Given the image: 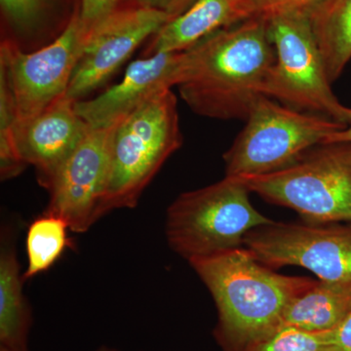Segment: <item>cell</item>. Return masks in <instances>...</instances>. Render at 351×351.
<instances>
[{"instance_id":"obj_1","label":"cell","mask_w":351,"mask_h":351,"mask_svg":"<svg viewBox=\"0 0 351 351\" xmlns=\"http://www.w3.org/2000/svg\"><path fill=\"white\" fill-rule=\"evenodd\" d=\"M186 51L188 64L178 89L189 108L209 119H246L265 96L276 61L267 20L251 18L219 29Z\"/></svg>"},{"instance_id":"obj_2","label":"cell","mask_w":351,"mask_h":351,"mask_svg":"<svg viewBox=\"0 0 351 351\" xmlns=\"http://www.w3.org/2000/svg\"><path fill=\"white\" fill-rule=\"evenodd\" d=\"M189 263L216 304L223 351L244 350L278 330L290 302L316 281L276 274L244 247Z\"/></svg>"},{"instance_id":"obj_3","label":"cell","mask_w":351,"mask_h":351,"mask_svg":"<svg viewBox=\"0 0 351 351\" xmlns=\"http://www.w3.org/2000/svg\"><path fill=\"white\" fill-rule=\"evenodd\" d=\"M182 145L178 101L172 89L156 95L119 120L101 218L114 210L137 206L149 182Z\"/></svg>"},{"instance_id":"obj_4","label":"cell","mask_w":351,"mask_h":351,"mask_svg":"<svg viewBox=\"0 0 351 351\" xmlns=\"http://www.w3.org/2000/svg\"><path fill=\"white\" fill-rule=\"evenodd\" d=\"M250 193L239 177L226 176L178 196L166 216L170 248L189 261L243 246L247 233L274 221L252 205Z\"/></svg>"},{"instance_id":"obj_5","label":"cell","mask_w":351,"mask_h":351,"mask_svg":"<svg viewBox=\"0 0 351 351\" xmlns=\"http://www.w3.org/2000/svg\"><path fill=\"white\" fill-rule=\"evenodd\" d=\"M239 178L251 193L294 210L304 223H351V143L318 145L282 170Z\"/></svg>"},{"instance_id":"obj_6","label":"cell","mask_w":351,"mask_h":351,"mask_svg":"<svg viewBox=\"0 0 351 351\" xmlns=\"http://www.w3.org/2000/svg\"><path fill=\"white\" fill-rule=\"evenodd\" d=\"M246 124L223 154L226 176L263 175L297 162L307 152L325 145L346 128L322 115L302 112L263 96Z\"/></svg>"},{"instance_id":"obj_7","label":"cell","mask_w":351,"mask_h":351,"mask_svg":"<svg viewBox=\"0 0 351 351\" xmlns=\"http://www.w3.org/2000/svg\"><path fill=\"white\" fill-rule=\"evenodd\" d=\"M267 22L276 61L263 95L293 110L350 125L351 108L341 104L332 92L311 16H279Z\"/></svg>"},{"instance_id":"obj_8","label":"cell","mask_w":351,"mask_h":351,"mask_svg":"<svg viewBox=\"0 0 351 351\" xmlns=\"http://www.w3.org/2000/svg\"><path fill=\"white\" fill-rule=\"evenodd\" d=\"M87 43L80 3L63 32L49 45L25 53L12 39L0 47V78L15 107L17 124L29 121L64 96Z\"/></svg>"},{"instance_id":"obj_9","label":"cell","mask_w":351,"mask_h":351,"mask_svg":"<svg viewBox=\"0 0 351 351\" xmlns=\"http://www.w3.org/2000/svg\"><path fill=\"white\" fill-rule=\"evenodd\" d=\"M244 248L270 269L301 267L319 280L351 282V223L272 221L247 233Z\"/></svg>"},{"instance_id":"obj_10","label":"cell","mask_w":351,"mask_h":351,"mask_svg":"<svg viewBox=\"0 0 351 351\" xmlns=\"http://www.w3.org/2000/svg\"><path fill=\"white\" fill-rule=\"evenodd\" d=\"M117 122L108 127L90 128L47 189L50 199L45 213L64 219L71 232H87L101 219Z\"/></svg>"},{"instance_id":"obj_11","label":"cell","mask_w":351,"mask_h":351,"mask_svg":"<svg viewBox=\"0 0 351 351\" xmlns=\"http://www.w3.org/2000/svg\"><path fill=\"white\" fill-rule=\"evenodd\" d=\"M174 19L147 3L128 7L101 22L87 36L80 62L66 90L71 100H82L101 87L145 39Z\"/></svg>"},{"instance_id":"obj_12","label":"cell","mask_w":351,"mask_h":351,"mask_svg":"<svg viewBox=\"0 0 351 351\" xmlns=\"http://www.w3.org/2000/svg\"><path fill=\"white\" fill-rule=\"evenodd\" d=\"M188 53H157L133 62L119 84L91 100L75 101V110L90 128L112 125L156 95L179 86Z\"/></svg>"},{"instance_id":"obj_13","label":"cell","mask_w":351,"mask_h":351,"mask_svg":"<svg viewBox=\"0 0 351 351\" xmlns=\"http://www.w3.org/2000/svg\"><path fill=\"white\" fill-rule=\"evenodd\" d=\"M89 129L76 112L75 101L64 95L38 117L18 124L14 137L21 158L34 168L39 184L47 189Z\"/></svg>"},{"instance_id":"obj_14","label":"cell","mask_w":351,"mask_h":351,"mask_svg":"<svg viewBox=\"0 0 351 351\" xmlns=\"http://www.w3.org/2000/svg\"><path fill=\"white\" fill-rule=\"evenodd\" d=\"M251 18L249 0H195L152 36L145 54L182 52L219 29Z\"/></svg>"},{"instance_id":"obj_15","label":"cell","mask_w":351,"mask_h":351,"mask_svg":"<svg viewBox=\"0 0 351 351\" xmlns=\"http://www.w3.org/2000/svg\"><path fill=\"white\" fill-rule=\"evenodd\" d=\"M24 281L14 232L3 228L0 247V348L12 351H29L32 316L23 290Z\"/></svg>"},{"instance_id":"obj_16","label":"cell","mask_w":351,"mask_h":351,"mask_svg":"<svg viewBox=\"0 0 351 351\" xmlns=\"http://www.w3.org/2000/svg\"><path fill=\"white\" fill-rule=\"evenodd\" d=\"M351 313V282L318 280L290 302L282 326L309 332L334 330Z\"/></svg>"},{"instance_id":"obj_17","label":"cell","mask_w":351,"mask_h":351,"mask_svg":"<svg viewBox=\"0 0 351 351\" xmlns=\"http://www.w3.org/2000/svg\"><path fill=\"white\" fill-rule=\"evenodd\" d=\"M311 22L328 77L335 82L351 61V0H325Z\"/></svg>"},{"instance_id":"obj_18","label":"cell","mask_w":351,"mask_h":351,"mask_svg":"<svg viewBox=\"0 0 351 351\" xmlns=\"http://www.w3.org/2000/svg\"><path fill=\"white\" fill-rule=\"evenodd\" d=\"M69 230L68 223L52 214L44 213L32 221L25 239L27 267L23 274L25 281L47 271L61 258L71 243Z\"/></svg>"},{"instance_id":"obj_19","label":"cell","mask_w":351,"mask_h":351,"mask_svg":"<svg viewBox=\"0 0 351 351\" xmlns=\"http://www.w3.org/2000/svg\"><path fill=\"white\" fill-rule=\"evenodd\" d=\"M16 117L12 96L5 82L0 78V176L2 181L18 177L25 169L15 144Z\"/></svg>"},{"instance_id":"obj_20","label":"cell","mask_w":351,"mask_h":351,"mask_svg":"<svg viewBox=\"0 0 351 351\" xmlns=\"http://www.w3.org/2000/svg\"><path fill=\"white\" fill-rule=\"evenodd\" d=\"M242 351H339L332 343V330L309 332L282 326Z\"/></svg>"},{"instance_id":"obj_21","label":"cell","mask_w":351,"mask_h":351,"mask_svg":"<svg viewBox=\"0 0 351 351\" xmlns=\"http://www.w3.org/2000/svg\"><path fill=\"white\" fill-rule=\"evenodd\" d=\"M61 0H0L4 19L19 32H31L47 19Z\"/></svg>"},{"instance_id":"obj_22","label":"cell","mask_w":351,"mask_h":351,"mask_svg":"<svg viewBox=\"0 0 351 351\" xmlns=\"http://www.w3.org/2000/svg\"><path fill=\"white\" fill-rule=\"evenodd\" d=\"M253 18H271L285 15H313L325 0H249Z\"/></svg>"},{"instance_id":"obj_23","label":"cell","mask_w":351,"mask_h":351,"mask_svg":"<svg viewBox=\"0 0 351 351\" xmlns=\"http://www.w3.org/2000/svg\"><path fill=\"white\" fill-rule=\"evenodd\" d=\"M128 0H80V19L86 34L122 9L138 5Z\"/></svg>"},{"instance_id":"obj_24","label":"cell","mask_w":351,"mask_h":351,"mask_svg":"<svg viewBox=\"0 0 351 351\" xmlns=\"http://www.w3.org/2000/svg\"><path fill=\"white\" fill-rule=\"evenodd\" d=\"M195 1V0H147L149 6L169 14L173 18L181 15Z\"/></svg>"},{"instance_id":"obj_25","label":"cell","mask_w":351,"mask_h":351,"mask_svg":"<svg viewBox=\"0 0 351 351\" xmlns=\"http://www.w3.org/2000/svg\"><path fill=\"white\" fill-rule=\"evenodd\" d=\"M332 339L339 351H351V313L332 330Z\"/></svg>"},{"instance_id":"obj_26","label":"cell","mask_w":351,"mask_h":351,"mask_svg":"<svg viewBox=\"0 0 351 351\" xmlns=\"http://www.w3.org/2000/svg\"><path fill=\"white\" fill-rule=\"evenodd\" d=\"M337 143H351V124L341 129V131L332 134L331 137L328 138L326 144H337Z\"/></svg>"},{"instance_id":"obj_27","label":"cell","mask_w":351,"mask_h":351,"mask_svg":"<svg viewBox=\"0 0 351 351\" xmlns=\"http://www.w3.org/2000/svg\"><path fill=\"white\" fill-rule=\"evenodd\" d=\"M97 351H121V350H117V348H110V346H101V348H99V350Z\"/></svg>"},{"instance_id":"obj_28","label":"cell","mask_w":351,"mask_h":351,"mask_svg":"<svg viewBox=\"0 0 351 351\" xmlns=\"http://www.w3.org/2000/svg\"><path fill=\"white\" fill-rule=\"evenodd\" d=\"M0 351H12V350H7V348H0Z\"/></svg>"}]
</instances>
